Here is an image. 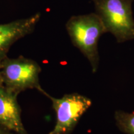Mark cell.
<instances>
[{
    "mask_svg": "<svg viewBox=\"0 0 134 134\" xmlns=\"http://www.w3.org/2000/svg\"><path fill=\"white\" fill-rule=\"evenodd\" d=\"M65 26L73 46L88 60L93 73L96 72L99 61L98 41L107 32L100 18L96 13L72 16Z\"/></svg>",
    "mask_w": 134,
    "mask_h": 134,
    "instance_id": "1",
    "label": "cell"
},
{
    "mask_svg": "<svg viewBox=\"0 0 134 134\" xmlns=\"http://www.w3.org/2000/svg\"><path fill=\"white\" fill-rule=\"evenodd\" d=\"M134 0H92L96 13L107 32L111 33L117 42L134 39V19L132 4Z\"/></svg>",
    "mask_w": 134,
    "mask_h": 134,
    "instance_id": "2",
    "label": "cell"
},
{
    "mask_svg": "<svg viewBox=\"0 0 134 134\" xmlns=\"http://www.w3.org/2000/svg\"><path fill=\"white\" fill-rule=\"evenodd\" d=\"M41 72V67L35 60L22 55L15 58L7 57L0 62V83L18 94L29 89H36L46 95L40 85Z\"/></svg>",
    "mask_w": 134,
    "mask_h": 134,
    "instance_id": "3",
    "label": "cell"
},
{
    "mask_svg": "<svg viewBox=\"0 0 134 134\" xmlns=\"http://www.w3.org/2000/svg\"><path fill=\"white\" fill-rule=\"evenodd\" d=\"M45 96L51 100L57 114L54 129L48 134L71 133L92 104L90 98L76 93L65 94L61 98H53L48 93Z\"/></svg>",
    "mask_w": 134,
    "mask_h": 134,
    "instance_id": "4",
    "label": "cell"
},
{
    "mask_svg": "<svg viewBox=\"0 0 134 134\" xmlns=\"http://www.w3.org/2000/svg\"><path fill=\"white\" fill-rule=\"evenodd\" d=\"M41 18V13L38 12L27 18L0 24V62L7 57L15 42L34 31Z\"/></svg>",
    "mask_w": 134,
    "mask_h": 134,
    "instance_id": "5",
    "label": "cell"
},
{
    "mask_svg": "<svg viewBox=\"0 0 134 134\" xmlns=\"http://www.w3.org/2000/svg\"><path fill=\"white\" fill-rule=\"evenodd\" d=\"M18 96L0 83V125L16 134H28L22 122Z\"/></svg>",
    "mask_w": 134,
    "mask_h": 134,
    "instance_id": "6",
    "label": "cell"
},
{
    "mask_svg": "<svg viewBox=\"0 0 134 134\" xmlns=\"http://www.w3.org/2000/svg\"><path fill=\"white\" fill-rule=\"evenodd\" d=\"M114 117L117 126L120 131L127 134H134V111L126 113L117 110Z\"/></svg>",
    "mask_w": 134,
    "mask_h": 134,
    "instance_id": "7",
    "label": "cell"
},
{
    "mask_svg": "<svg viewBox=\"0 0 134 134\" xmlns=\"http://www.w3.org/2000/svg\"><path fill=\"white\" fill-rule=\"evenodd\" d=\"M0 134H14L13 132L0 125Z\"/></svg>",
    "mask_w": 134,
    "mask_h": 134,
    "instance_id": "8",
    "label": "cell"
}]
</instances>
